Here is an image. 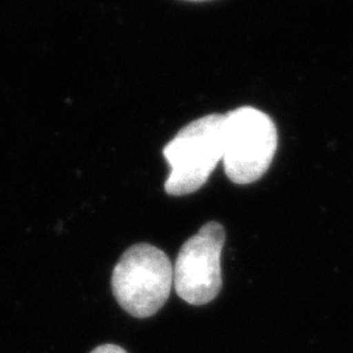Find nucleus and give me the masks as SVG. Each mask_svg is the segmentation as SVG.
Here are the masks:
<instances>
[{"mask_svg":"<svg viewBox=\"0 0 353 353\" xmlns=\"http://www.w3.org/2000/svg\"><path fill=\"white\" fill-rule=\"evenodd\" d=\"M189 2H206V0H189Z\"/></svg>","mask_w":353,"mask_h":353,"instance_id":"6","label":"nucleus"},{"mask_svg":"<svg viewBox=\"0 0 353 353\" xmlns=\"http://www.w3.org/2000/svg\"><path fill=\"white\" fill-rule=\"evenodd\" d=\"M174 268L165 252L148 243L128 248L112 272V293L118 305L134 318H150L168 301Z\"/></svg>","mask_w":353,"mask_h":353,"instance_id":"1","label":"nucleus"},{"mask_svg":"<svg viewBox=\"0 0 353 353\" xmlns=\"http://www.w3.org/2000/svg\"><path fill=\"white\" fill-rule=\"evenodd\" d=\"M279 145L270 115L241 106L224 115V171L236 184H252L271 167Z\"/></svg>","mask_w":353,"mask_h":353,"instance_id":"3","label":"nucleus"},{"mask_svg":"<svg viewBox=\"0 0 353 353\" xmlns=\"http://www.w3.org/2000/svg\"><path fill=\"white\" fill-rule=\"evenodd\" d=\"M224 154V115L211 114L181 128L163 149L171 167L165 192L185 196L209 180Z\"/></svg>","mask_w":353,"mask_h":353,"instance_id":"2","label":"nucleus"},{"mask_svg":"<svg viewBox=\"0 0 353 353\" xmlns=\"http://www.w3.org/2000/svg\"><path fill=\"white\" fill-rule=\"evenodd\" d=\"M90 353H127V350H124L121 346L108 343V345L97 346V347L93 349Z\"/></svg>","mask_w":353,"mask_h":353,"instance_id":"5","label":"nucleus"},{"mask_svg":"<svg viewBox=\"0 0 353 353\" xmlns=\"http://www.w3.org/2000/svg\"><path fill=\"white\" fill-rule=\"evenodd\" d=\"M225 230L219 223H206L181 246L174 263V289L184 302L203 306L216 299L223 289L221 255Z\"/></svg>","mask_w":353,"mask_h":353,"instance_id":"4","label":"nucleus"}]
</instances>
